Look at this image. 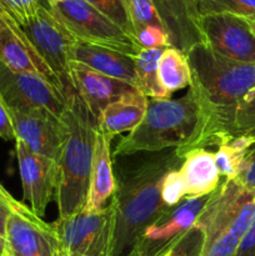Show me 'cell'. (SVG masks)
Segmentation results:
<instances>
[{"instance_id": "obj_1", "label": "cell", "mask_w": 255, "mask_h": 256, "mask_svg": "<svg viewBox=\"0 0 255 256\" xmlns=\"http://www.w3.org/2000/svg\"><path fill=\"white\" fill-rule=\"evenodd\" d=\"M186 58L200 124L194 140L184 149H178L182 159L190 152L219 146L230 140L235 112L255 92L254 64L222 56L204 42L194 45Z\"/></svg>"}, {"instance_id": "obj_2", "label": "cell", "mask_w": 255, "mask_h": 256, "mask_svg": "<svg viewBox=\"0 0 255 256\" xmlns=\"http://www.w3.org/2000/svg\"><path fill=\"white\" fill-rule=\"evenodd\" d=\"M182 160L178 149L112 158L115 235L112 256L129 254L144 230L169 209L162 199V182L168 172L179 169Z\"/></svg>"}, {"instance_id": "obj_3", "label": "cell", "mask_w": 255, "mask_h": 256, "mask_svg": "<svg viewBox=\"0 0 255 256\" xmlns=\"http://www.w3.org/2000/svg\"><path fill=\"white\" fill-rule=\"evenodd\" d=\"M60 118L62 142L58 158L56 198L59 218L79 212L86 204L98 122L70 84Z\"/></svg>"}, {"instance_id": "obj_4", "label": "cell", "mask_w": 255, "mask_h": 256, "mask_svg": "<svg viewBox=\"0 0 255 256\" xmlns=\"http://www.w3.org/2000/svg\"><path fill=\"white\" fill-rule=\"evenodd\" d=\"M199 124V105L190 88L178 99L148 98L142 122L118 142L112 156L184 149L194 140Z\"/></svg>"}, {"instance_id": "obj_5", "label": "cell", "mask_w": 255, "mask_h": 256, "mask_svg": "<svg viewBox=\"0 0 255 256\" xmlns=\"http://www.w3.org/2000/svg\"><path fill=\"white\" fill-rule=\"evenodd\" d=\"M255 220V190L224 180L212 192L196 224L204 232L202 256H235Z\"/></svg>"}, {"instance_id": "obj_6", "label": "cell", "mask_w": 255, "mask_h": 256, "mask_svg": "<svg viewBox=\"0 0 255 256\" xmlns=\"http://www.w3.org/2000/svg\"><path fill=\"white\" fill-rule=\"evenodd\" d=\"M56 250L70 256H112L115 208L112 202L99 212L80 210L52 222Z\"/></svg>"}, {"instance_id": "obj_7", "label": "cell", "mask_w": 255, "mask_h": 256, "mask_svg": "<svg viewBox=\"0 0 255 256\" xmlns=\"http://www.w3.org/2000/svg\"><path fill=\"white\" fill-rule=\"evenodd\" d=\"M48 5L78 42L114 49L132 56L139 52L140 48L128 32L84 0L48 2Z\"/></svg>"}, {"instance_id": "obj_8", "label": "cell", "mask_w": 255, "mask_h": 256, "mask_svg": "<svg viewBox=\"0 0 255 256\" xmlns=\"http://www.w3.org/2000/svg\"><path fill=\"white\" fill-rule=\"evenodd\" d=\"M0 95L10 110H16L60 120L66 96L42 75L15 72L0 62Z\"/></svg>"}, {"instance_id": "obj_9", "label": "cell", "mask_w": 255, "mask_h": 256, "mask_svg": "<svg viewBox=\"0 0 255 256\" xmlns=\"http://www.w3.org/2000/svg\"><path fill=\"white\" fill-rule=\"evenodd\" d=\"M18 25L35 52L62 82L64 90H66V88L70 86L69 68L72 62V49L76 39L52 12L46 0H44L32 16Z\"/></svg>"}, {"instance_id": "obj_10", "label": "cell", "mask_w": 255, "mask_h": 256, "mask_svg": "<svg viewBox=\"0 0 255 256\" xmlns=\"http://www.w3.org/2000/svg\"><path fill=\"white\" fill-rule=\"evenodd\" d=\"M202 42L214 52L255 65V34L249 20L230 12H210L198 19Z\"/></svg>"}, {"instance_id": "obj_11", "label": "cell", "mask_w": 255, "mask_h": 256, "mask_svg": "<svg viewBox=\"0 0 255 256\" xmlns=\"http://www.w3.org/2000/svg\"><path fill=\"white\" fill-rule=\"evenodd\" d=\"M212 196V192L204 196H188L169 208L144 230L134 249L144 256H155L164 250L196 224Z\"/></svg>"}, {"instance_id": "obj_12", "label": "cell", "mask_w": 255, "mask_h": 256, "mask_svg": "<svg viewBox=\"0 0 255 256\" xmlns=\"http://www.w3.org/2000/svg\"><path fill=\"white\" fill-rule=\"evenodd\" d=\"M6 256H55L56 240L52 224L16 202L5 229Z\"/></svg>"}, {"instance_id": "obj_13", "label": "cell", "mask_w": 255, "mask_h": 256, "mask_svg": "<svg viewBox=\"0 0 255 256\" xmlns=\"http://www.w3.org/2000/svg\"><path fill=\"white\" fill-rule=\"evenodd\" d=\"M15 154L19 165L24 204L42 218L55 196L58 185V162L32 152L22 140H15Z\"/></svg>"}, {"instance_id": "obj_14", "label": "cell", "mask_w": 255, "mask_h": 256, "mask_svg": "<svg viewBox=\"0 0 255 256\" xmlns=\"http://www.w3.org/2000/svg\"><path fill=\"white\" fill-rule=\"evenodd\" d=\"M0 62L15 72L42 75L64 90L62 82L35 52L18 22L5 12L4 8H0Z\"/></svg>"}, {"instance_id": "obj_15", "label": "cell", "mask_w": 255, "mask_h": 256, "mask_svg": "<svg viewBox=\"0 0 255 256\" xmlns=\"http://www.w3.org/2000/svg\"><path fill=\"white\" fill-rule=\"evenodd\" d=\"M69 80L96 122L110 102L138 89L129 82L100 74L74 62H70Z\"/></svg>"}, {"instance_id": "obj_16", "label": "cell", "mask_w": 255, "mask_h": 256, "mask_svg": "<svg viewBox=\"0 0 255 256\" xmlns=\"http://www.w3.org/2000/svg\"><path fill=\"white\" fill-rule=\"evenodd\" d=\"M10 115L16 139L22 140L35 154L58 162L62 142L60 120L16 110H10Z\"/></svg>"}, {"instance_id": "obj_17", "label": "cell", "mask_w": 255, "mask_h": 256, "mask_svg": "<svg viewBox=\"0 0 255 256\" xmlns=\"http://www.w3.org/2000/svg\"><path fill=\"white\" fill-rule=\"evenodd\" d=\"M169 35L172 48L186 52L202 42L194 0H152Z\"/></svg>"}, {"instance_id": "obj_18", "label": "cell", "mask_w": 255, "mask_h": 256, "mask_svg": "<svg viewBox=\"0 0 255 256\" xmlns=\"http://www.w3.org/2000/svg\"><path fill=\"white\" fill-rule=\"evenodd\" d=\"M72 62L138 88L135 60L132 55L76 40L72 49Z\"/></svg>"}, {"instance_id": "obj_19", "label": "cell", "mask_w": 255, "mask_h": 256, "mask_svg": "<svg viewBox=\"0 0 255 256\" xmlns=\"http://www.w3.org/2000/svg\"><path fill=\"white\" fill-rule=\"evenodd\" d=\"M148 98L139 89L110 102L98 119V130L112 140L122 132H132L144 119Z\"/></svg>"}, {"instance_id": "obj_20", "label": "cell", "mask_w": 255, "mask_h": 256, "mask_svg": "<svg viewBox=\"0 0 255 256\" xmlns=\"http://www.w3.org/2000/svg\"><path fill=\"white\" fill-rule=\"evenodd\" d=\"M112 140L98 130L90 174L89 192L84 210L99 212L106 206L115 192V178L112 169V156L110 150Z\"/></svg>"}, {"instance_id": "obj_21", "label": "cell", "mask_w": 255, "mask_h": 256, "mask_svg": "<svg viewBox=\"0 0 255 256\" xmlns=\"http://www.w3.org/2000/svg\"><path fill=\"white\" fill-rule=\"evenodd\" d=\"M179 172L186 188L188 196H204L214 192L222 182L216 169L214 152L198 149L182 160Z\"/></svg>"}, {"instance_id": "obj_22", "label": "cell", "mask_w": 255, "mask_h": 256, "mask_svg": "<svg viewBox=\"0 0 255 256\" xmlns=\"http://www.w3.org/2000/svg\"><path fill=\"white\" fill-rule=\"evenodd\" d=\"M158 74L160 85L170 95L192 85V70L186 55L172 46L162 52Z\"/></svg>"}, {"instance_id": "obj_23", "label": "cell", "mask_w": 255, "mask_h": 256, "mask_svg": "<svg viewBox=\"0 0 255 256\" xmlns=\"http://www.w3.org/2000/svg\"><path fill=\"white\" fill-rule=\"evenodd\" d=\"M162 52L164 49H140L139 52L134 56L138 89L145 96L152 98V99L170 98V94H168L164 88L160 85L159 74H158V68H159Z\"/></svg>"}, {"instance_id": "obj_24", "label": "cell", "mask_w": 255, "mask_h": 256, "mask_svg": "<svg viewBox=\"0 0 255 256\" xmlns=\"http://www.w3.org/2000/svg\"><path fill=\"white\" fill-rule=\"evenodd\" d=\"M198 15L230 12L246 19H255V0H194Z\"/></svg>"}, {"instance_id": "obj_25", "label": "cell", "mask_w": 255, "mask_h": 256, "mask_svg": "<svg viewBox=\"0 0 255 256\" xmlns=\"http://www.w3.org/2000/svg\"><path fill=\"white\" fill-rule=\"evenodd\" d=\"M216 148V152H214V160L220 176L224 178V180L236 179L246 152L232 145L230 140Z\"/></svg>"}, {"instance_id": "obj_26", "label": "cell", "mask_w": 255, "mask_h": 256, "mask_svg": "<svg viewBox=\"0 0 255 256\" xmlns=\"http://www.w3.org/2000/svg\"><path fill=\"white\" fill-rule=\"evenodd\" d=\"M125 5H126L128 15H129L130 22H132L134 39L135 34L139 30L150 26V25L164 28L152 0H125Z\"/></svg>"}, {"instance_id": "obj_27", "label": "cell", "mask_w": 255, "mask_h": 256, "mask_svg": "<svg viewBox=\"0 0 255 256\" xmlns=\"http://www.w3.org/2000/svg\"><path fill=\"white\" fill-rule=\"evenodd\" d=\"M204 246V232L194 225L184 235L158 252L155 256H202Z\"/></svg>"}, {"instance_id": "obj_28", "label": "cell", "mask_w": 255, "mask_h": 256, "mask_svg": "<svg viewBox=\"0 0 255 256\" xmlns=\"http://www.w3.org/2000/svg\"><path fill=\"white\" fill-rule=\"evenodd\" d=\"M84 2H86L88 4L95 8L98 12L105 15L108 19L115 22L118 26L122 28L125 32H128L134 39L132 26V22H130L129 15H128L125 0H84Z\"/></svg>"}, {"instance_id": "obj_29", "label": "cell", "mask_w": 255, "mask_h": 256, "mask_svg": "<svg viewBox=\"0 0 255 256\" xmlns=\"http://www.w3.org/2000/svg\"><path fill=\"white\" fill-rule=\"evenodd\" d=\"M188 198L186 188L182 179L179 169L172 170L164 178L162 186V202L168 208H172L179 204L180 202Z\"/></svg>"}, {"instance_id": "obj_30", "label": "cell", "mask_w": 255, "mask_h": 256, "mask_svg": "<svg viewBox=\"0 0 255 256\" xmlns=\"http://www.w3.org/2000/svg\"><path fill=\"white\" fill-rule=\"evenodd\" d=\"M255 134V92L236 109L232 135Z\"/></svg>"}, {"instance_id": "obj_31", "label": "cell", "mask_w": 255, "mask_h": 256, "mask_svg": "<svg viewBox=\"0 0 255 256\" xmlns=\"http://www.w3.org/2000/svg\"><path fill=\"white\" fill-rule=\"evenodd\" d=\"M135 42L140 49H165L172 46L166 30L154 25L139 30L135 34Z\"/></svg>"}, {"instance_id": "obj_32", "label": "cell", "mask_w": 255, "mask_h": 256, "mask_svg": "<svg viewBox=\"0 0 255 256\" xmlns=\"http://www.w3.org/2000/svg\"><path fill=\"white\" fill-rule=\"evenodd\" d=\"M44 0H0L5 12L19 24L38 12Z\"/></svg>"}, {"instance_id": "obj_33", "label": "cell", "mask_w": 255, "mask_h": 256, "mask_svg": "<svg viewBox=\"0 0 255 256\" xmlns=\"http://www.w3.org/2000/svg\"><path fill=\"white\" fill-rule=\"evenodd\" d=\"M238 182L249 190H255V142L248 149L240 168Z\"/></svg>"}, {"instance_id": "obj_34", "label": "cell", "mask_w": 255, "mask_h": 256, "mask_svg": "<svg viewBox=\"0 0 255 256\" xmlns=\"http://www.w3.org/2000/svg\"><path fill=\"white\" fill-rule=\"evenodd\" d=\"M16 202L18 200L14 199L5 188L0 189V236L2 238H5L8 219H9Z\"/></svg>"}, {"instance_id": "obj_35", "label": "cell", "mask_w": 255, "mask_h": 256, "mask_svg": "<svg viewBox=\"0 0 255 256\" xmlns=\"http://www.w3.org/2000/svg\"><path fill=\"white\" fill-rule=\"evenodd\" d=\"M0 138L6 140V142H12V140L15 142L16 140L10 110L8 105L5 104L2 95H0Z\"/></svg>"}, {"instance_id": "obj_36", "label": "cell", "mask_w": 255, "mask_h": 256, "mask_svg": "<svg viewBox=\"0 0 255 256\" xmlns=\"http://www.w3.org/2000/svg\"><path fill=\"white\" fill-rule=\"evenodd\" d=\"M235 256H255V220L242 238Z\"/></svg>"}, {"instance_id": "obj_37", "label": "cell", "mask_w": 255, "mask_h": 256, "mask_svg": "<svg viewBox=\"0 0 255 256\" xmlns=\"http://www.w3.org/2000/svg\"><path fill=\"white\" fill-rule=\"evenodd\" d=\"M5 255V240L4 238L0 236V256Z\"/></svg>"}, {"instance_id": "obj_38", "label": "cell", "mask_w": 255, "mask_h": 256, "mask_svg": "<svg viewBox=\"0 0 255 256\" xmlns=\"http://www.w3.org/2000/svg\"><path fill=\"white\" fill-rule=\"evenodd\" d=\"M126 256H144V255H142V252H138L136 249H132V252H130L129 254H128Z\"/></svg>"}, {"instance_id": "obj_39", "label": "cell", "mask_w": 255, "mask_h": 256, "mask_svg": "<svg viewBox=\"0 0 255 256\" xmlns=\"http://www.w3.org/2000/svg\"><path fill=\"white\" fill-rule=\"evenodd\" d=\"M249 20V24H250V28H252V32L255 34V19H248Z\"/></svg>"}, {"instance_id": "obj_40", "label": "cell", "mask_w": 255, "mask_h": 256, "mask_svg": "<svg viewBox=\"0 0 255 256\" xmlns=\"http://www.w3.org/2000/svg\"><path fill=\"white\" fill-rule=\"evenodd\" d=\"M55 256H70V255L64 254V252H58V250H56V254H55Z\"/></svg>"}, {"instance_id": "obj_41", "label": "cell", "mask_w": 255, "mask_h": 256, "mask_svg": "<svg viewBox=\"0 0 255 256\" xmlns=\"http://www.w3.org/2000/svg\"><path fill=\"white\" fill-rule=\"evenodd\" d=\"M48 2H65V0H48Z\"/></svg>"}, {"instance_id": "obj_42", "label": "cell", "mask_w": 255, "mask_h": 256, "mask_svg": "<svg viewBox=\"0 0 255 256\" xmlns=\"http://www.w3.org/2000/svg\"><path fill=\"white\" fill-rule=\"evenodd\" d=\"M2 184H0V188H2Z\"/></svg>"}, {"instance_id": "obj_43", "label": "cell", "mask_w": 255, "mask_h": 256, "mask_svg": "<svg viewBox=\"0 0 255 256\" xmlns=\"http://www.w3.org/2000/svg\"><path fill=\"white\" fill-rule=\"evenodd\" d=\"M2 188H4V186H2ZM2 188H0V189H2Z\"/></svg>"}, {"instance_id": "obj_44", "label": "cell", "mask_w": 255, "mask_h": 256, "mask_svg": "<svg viewBox=\"0 0 255 256\" xmlns=\"http://www.w3.org/2000/svg\"><path fill=\"white\" fill-rule=\"evenodd\" d=\"M0 8H2V5H0Z\"/></svg>"}, {"instance_id": "obj_45", "label": "cell", "mask_w": 255, "mask_h": 256, "mask_svg": "<svg viewBox=\"0 0 255 256\" xmlns=\"http://www.w3.org/2000/svg\"><path fill=\"white\" fill-rule=\"evenodd\" d=\"M4 256H6V255H4Z\"/></svg>"}]
</instances>
